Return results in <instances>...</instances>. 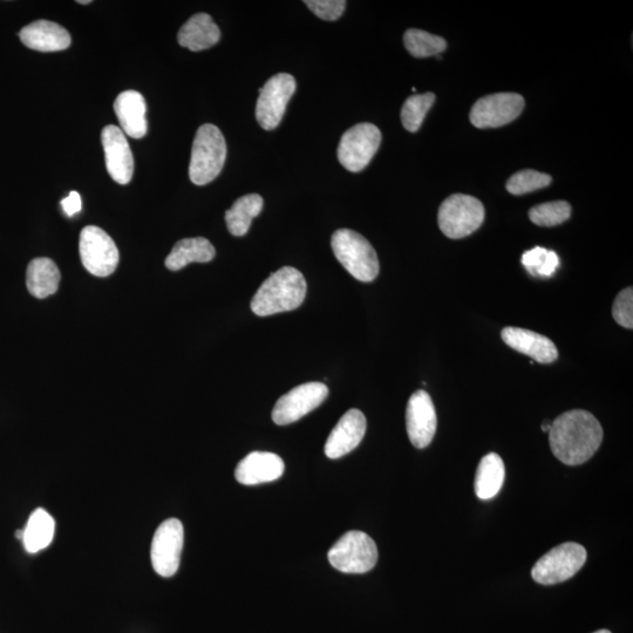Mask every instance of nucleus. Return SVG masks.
I'll use <instances>...</instances> for the list:
<instances>
[{
	"mask_svg": "<svg viewBox=\"0 0 633 633\" xmlns=\"http://www.w3.org/2000/svg\"><path fill=\"white\" fill-rule=\"evenodd\" d=\"M328 396V386L323 383L299 385L278 399L272 420L279 426L294 424L321 406Z\"/></svg>",
	"mask_w": 633,
	"mask_h": 633,
	"instance_id": "nucleus-12",
	"label": "nucleus"
},
{
	"mask_svg": "<svg viewBox=\"0 0 633 633\" xmlns=\"http://www.w3.org/2000/svg\"><path fill=\"white\" fill-rule=\"evenodd\" d=\"M60 271L50 258H34L26 271V285L33 297L44 299L56 294L60 283Z\"/></svg>",
	"mask_w": 633,
	"mask_h": 633,
	"instance_id": "nucleus-23",
	"label": "nucleus"
},
{
	"mask_svg": "<svg viewBox=\"0 0 633 633\" xmlns=\"http://www.w3.org/2000/svg\"><path fill=\"white\" fill-rule=\"evenodd\" d=\"M524 99L517 93H496L475 102L469 119L476 128H498L520 117Z\"/></svg>",
	"mask_w": 633,
	"mask_h": 633,
	"instance_id": "nucleus-13",
	"label": "nucleus"
},
{
	"mask_svg": "<svg viewBox=\"0 0 633 633\" xmlns=\"http://www.w3.org/2000/svg\"><path fill=\"white\" fill-rule=\"evenodd\" d=\"M304 4L308 5L318 18L326 22H335L342 17L346 8L344 0H306Z\"/></svg>",
	"mask_w": 633,
	"mask_h": 633,
	"instance_id": "nucleus-33",
	"label": "nucleus"
},
{
	"mask_svg": "<svg viewBox=\"0 0 633 633\" xmlns=\"http://www.w3.org/2000/svg\"><path fill=\"white\" fill-rule=\"evenodd\" d=\"M406 50L414 58H428L439 56L446 50L447 43L444 38L434 36L426 31L411 29L404 36Z\"/></svg>",
	"mask_w": 633,
	"mask_h": 633,
	"instance_id": "nucleus-27",
	"label": "nucleus"
},
{
	"mask_svg": "<svg viewBox=\"0 0 633 633\" xmlns=\"http://www.w3.org/2000/svg\"><path fill=\"white\" fill-rule=\"evenodd\" d=\"M114 111L125 135L133 139L144 138L148 131L144 95L136 91L122 92L114 102Z\"/></svg>",
	"mask_w": 633,
	"mask_h": 633,
	"instance_id": "nucleus-20",
	"label": "nucleus"
},
{
	"mask_svg": "<svg viewBox=\"0 0 633 633\" xmlns=\"http://www.w3.org/2000/svg\"><path fill=\"white\" fill-rule=\"evenodd\" d=\"M306 291L308 285L302 272L284 267L271 274L258 288L250 304L251 310L260 317L296 310L303 304Z\"/></svg>",
	"mask_w": 633,
	"mask_h": 633,
	"instance_id": "nucleus-2",
	"label": "nucleus"
},
{
	"mask_svg": "<svg viewBox=\"0 0 633 633\" xmlns=\"http://www.w3.org/2000/svg\"><path fill=\"white\" fill-rule=\"evenodd\" d=\"M221 38V31L207 13H197L183 25L178 34V42L182 47L193 52L208 50Z\"/></svg>",
	"mask_w": 633,
	"mask_h": 633,
	"instance_id": "nucleus-21",
	"label": "nucleus"
},
{
	"mask_svg": "<svg viewBox=\"0 0 633 633\" xmlns=\"http://www.w3.org/2000/svg\"><path fill=\"white\" fill-rule=\"evenodd\" d=\"M185 542V529L178 519H169L160 524L152 542V564L155 573L172 577L178 573Z\"/></svg>",
	"mask_w": 633,
	"mask_h": 633,
	"instance_id": "nucleus-11",
	"label": "nucleus"
},
{
	"mask_svg": "<svg viewBox=\"0 0 633 633\" xmlns=\"http://www.w3.org/2000/svg\"><path fill=\"white\" fill-rule=\"evenodd\" d=\"M263 197L258 194H248L240 197L226 213L229 233L236 237L248 233L251 222L261 214Z\"/></svg>",
	"mask_w": 633,
	"mask_h": 633,
	"instance_id": "nucleus-26",
	"label": "nucleus"
},
{
	"mask_svg": "<svg viewBox=\"0 0 633 633\" xmlns=\"http://www.w3.org/2000/svg\"><path fill=\"white\" fill-rule=\"evenodd\" d=\"M284 469L281 456L269 452H253L237 465L235 478L244 486L261 485L281 478Z\"/></svg>",
	"mask_w": 633,
	"mask_h": 633,
	"instance_id": "nucleus-17",
	"label": "nucleus"
},
{
	"mask_svg": "<svg viewBox=\"0 0 633 633\" xmlns=\"http://www.w3.org/2000/svg\"><path fill=\"white\" fill-rule=\"evenodd\" d=\"M20 40L29 49L40 52L64 51L70 47V33L63 26L49 20H37L24 27Z\"/></svg>",
	"mask_w": 633,
	"mask_h": 633,
	"instance_id": "nucleus-19",
	"label": "nucleus"
},
{
	"mask_svg": "<svg viewBox=\"0 0 633 633\" xmlns=\"http://www.w3.org/2000/svg\"><path fill=\"white\" fill-rule=\"evenodd\" d=\"M551 176L536 172V170L526 169L515 173L507 182L506 188L510 194L524 195L535 192L550 185Z\"/></svg>",
	"mask_w": 633,
	"mask_h": 633,
	"instance_id": "nucleus-31",
	"label": "nucleus"
},
{
	"mask_svg": "<svg viewBox=\"0 0 633 633\" xmlns=\"http://www.w3.org/2000/svg\"><path fill=\"white\" fill-rule=\"evenodd\" d=\"M506 468L501 456L489 453L483 456L476 471L475 493L480 500H490L500 493L505 482Z\"/></svg>",
	"mask_w": 633,
	"mask_h": 633,
	"instance_id": "nucleus-24",
	"label": "nucleus"
},
{
	"mask_svg": "<svg viewBox=\"0 0 633 633\" xmlns=\"http://www.w3.org/2000/svg\"><path fill=\"white\" fill-rule=\"evenodd\" d=\"M78 3L86 5V4H91L92 2H91V0H78Z\"/></svg>",
	"mask_w": 633,
	"mask_h": 633,
	"instance_id": "nucleus-37",
	"label": "nucleus"
},
{
	"mask_svg": "<svg viewBox=\"0 0 633 633\" xmlns=\"http://www.w3.org/2000/svg\"><path fill=\"white\" fill-rule=\"evenodd\" d=\"M612 316L625 329H633V290L626 288L619 292L612 306Z\"/></svg>",
	"mask_w": 633,
	"mask_h": 633,
	"instance_id": "nucleus-32",
	"label": "nucleus"
},
{
	"mask_svg": "<svg viewBox=\"0 0 633 633\" xmlns=\"http://www.w3.org/2000/svg\"><path fill=\"white\" fill-rule=\"evenodd\" d=\"M594 633H611L609 630H600V631H596Z\"/></svg>",
	"mask_w": 633,
	"mask_h": 633,
	"instance_id": "nucleus-38",
	"label": "nucleus"
},
{
	"mask_svg": "<svg viewBox=\"0 0 633 633\" xmlns=\"http://www.w3.org/2000/svg\"><path fill=\"white\" fill-rule=\"evenodd\" d=\"M483 221L485 207L474 196L454 194L442 202L439 209V228L452 240L472 235Z\"/></svg>",
	"mask_w": 633,
	"mask_h": 633,
	"instance_id": "nucleus-6",
	"label": "nucleus"
},
{
	"mask_svg": "<svg viewBox=\"0 0 633 633\" xmlns=\"http://www.w3.org/2000/svg\"><path fill=\"white\" fill-rule=\"evenodd\" d=\"M79 253L85 269L93 276H111L119 264L117 245L99 227L88 226L81 231Z\"/></svg>",
	"mask_w": 633,
	"mask_h": 633,
	"instance_id": "nucleus-9",
	"label": "nucleus"
},
{
	"mask_svg": "<svg viewBox=\"0 0 633 633\" xmlns=\"http://www.w3.org/2000/svg\"><path fill=\"white\" fill-rule=\"evenodd\" d=\"M296 80L291 74L279 73L271 77L260 90L256 105V119L265 131L275 129L284 117L289 101L296 92Z\"/></svg>",
	"mask_w": 633,
	"mask_h": 633,
	"instance_id": "nucleus-10",
	"label": "nucleus"
},
{
	"mask_svg": "<svg viewBox=\"0 0 633 633\" xmlns=\"http://www.w3.org/2000/svg\"><path fill=\"white\" fill-rule=\"evenodd\" d=\"M587 557V550L581 544H560L537 561L532 576L535 582L543 585L566 582L583 568Z\"/></svg>",
	"mask_w": 633,
	"mask_h": 633,
	"instance_id": "nucleus-7",
	"label": "nucleus"
},
{
	"mask_svg": "<svg viewBox=\"0 0 633 633\" xmlns=\"http://www.w3.org/2000/svg\"><path fill=\"white\" fill-rule=\"evenodd\" d=\"M522 264L532 276L550 277L560 265V258L554 251L536 247L523 254Z\"/></svg>",
	"mask_w": 633,
	"mask_h": 633,
	"instance_id": "nucleus-30",
	"label": "nucleus"
},
{
	"mask_svg": "<svg viewBox=\"0 0 633 633\" xmlns=\"http://www.w3.org/2000/svg\"><path fill=\"white\" fill-rule=\"evenodd\" d=\"M603 441V428L588 411L573 410L551 422V452L564 465L578 466L595 455Z\"/></svg>",
	"mask_w": 633,
	"mask_h": 633,
	"instance_id": "nucleus-1",
	"label": "nucleus"
},
{
	"mask_svg": "<svg viewBox=\"0 0 633 633\" xmlns=\"http://www.w3.org/2000/svg\"><path fill=\"white\" fill-rule=\"evenodd\" d=\"M61 206H63L65 214L68 217L78 214L81 208H83L80 194L78 192H71L70 195L61 201Z\"/></svg>",
	"mask_w": 633,
	"mask_h": 633,
	"instance_id": "nucleus-34",
	"label": "nucleus"
},
{
	"mask_svg": "<svg viewBox=\"0 0 633 633\" xmlns=\"http://www.w3.org/2000/svg\"><path fill=\"white\" fill-rule=\"evenodd\" d=\"M16 537H17L18 540L23 541L24 530H17Z\"/></svg>",
	"mask_w": 633,
	"mask_h": 633,
	"instance_id": "nucleus-36",
	"label": "nucleus"
},
{
	"mask_svg": "<svg viewBox=\"0 0 633 633\" xmlns=\"http://www.w3.org/2000/svg\"><path fill=\"white\" fill-rule=\"evenodd\" d=\"M101 142L108 174L119 185H128L133 178L134 158L125 133L118 126H106L102 129Z\"/></svg>",
	"mask_w": 633,
	"mask_h": 633,
	"instance_id": "nucleus-15",
	"label": "nucleus"
},
{
	"mask_svg": "<svg viewBox=\"0 0 633 633\" xmlns=\"http://www.w3.org/2000/svg\"><path fill=\"white\" fill-rule=\"evenodd\" d=\"M367 422L363 412L352 408L333 428L325 444V455L339 459L356 449L365 437Z\"/></svg>",
	"mask_w": 633,
	"mask_h": 633,
	"instance_id": "nucleus-16",
	"label": "nucleus"
},
{
	"mask_svg": "<svg viewBox=\"0 0 633 633\" xmlns=\"http://www.w3.org/2000/svg\"><path fill=\"white\" fill-rule=\"evenodd\" d=\"M550 427H551V422H549V421L543 422V424H542V431L549 433Z\"/></svg>",
	"mask_w": 633,
	"mask_h": 633,
	"instance_id": "nucleus-35",
	"label": "nucleus"
},
{
	"mask_svg": "<svg viewBox=\"0 0 633 633\" xmlns=\"http://www.w3.org/2000/svg\"><path fill=\"white\" fill-rule=\"evenodd\" d=\"M331 247L339 263L358 281L369 283L378 277V255L364 236L350 229H339L332 235Z\"/></svg>",
	"mask_w": 633,
	"mask_h": 633,
	"instance_id": "nucleus-4",
	"label": "nucleus"
},
{
	"mask_svg": "<svg viewBox=\"0 0 633 633\" xmlns=\"http://www.w3.org/2000/svg\"><path fill=\"white\" fill-rule=\"evenodd\" d=\"M571 206L567 201H555L539 204L529 211V219L536 226L555 227L568 221Z\"/></svg>",
	"mask_w": 633,
	"mask_h": 633,
	"instance_id": "nucleus-29",
	"label": "nucleus"
},
{
	"mask_svg": "<svg viewBox=\"0 0 633 633\" xmlns=\"http://www.w3.org/2000/svg\"><path fill=\"white\" fill-rule=\"evenodd\" d=\"M56 522L43 508L34 510L24 530L23 543L29 554H37L50 546L54 537Z\"/></svg>",
	"mask_w": 633,
	"mask_h": 633,
	"instance_id": "nucleus-25",
	"label": "nucleus"
},
{
	"mask_svg": "<svg viewBox=\"0 0 633 633\" xmlns=\"http://www.w3.org/2000/svg\"><path fill=\"white\" fill-rule=\"evenodd\" d=\"M501 337L509 347L522 355L532 357L537 363L551 364L558 357L554 342L540 333L509 326L502 330Z\"/></svg>",
	"mask_w": 633,
	"mask_h": 633,
	"instance_id": "nucleus-18",
	"label": "nucleus"
},
{
	"mask_svg": "<svg viewBox=\"0 0 633 633\" xmlns=\"http://www.w3.org/2000/svg\"><path fill=\"white\" fill-rule=\"evenodd\" d=\"M227 159L226 139L219 128L206 124L197 129L189 165L190 181L206 186L220 175Z\"/></svg>",
	"mask_w": 633,
	"mask_h": 633,
	"instance_id": "nucleus-3",
	"label": "nucleus"
},
{
	"mask_svg": "<svg viewBox=\"0 0 633 633\" xmlns=\"http://www.w3.org/2000/svg\"><path fill=\"white\" fill-rule=\"evenodd\" d=\"M328 558L331 566L340 573L365 574L376 567L378 548L369 535L353 530L333 544Z\"/></svg>",
	"mask_w": 633,
	"mask_h": 633,
	"instance_id": "nucleus-5",
	"label": "nucleus"
},
{
	"mask_svg": "<svg viewBox=\"0 0 633 633\" xmlns=\"http://www.w3.org/2000/svg\"><path fill=\"white\" fill-rule=\"evenodd\" d=\"M434 101L435 95L431 92L412 95L405 101L403 110H401V122H403L408 132L415 133L419 131Z\"/></svg>",
	"mask_w": 633,
	"mask_h": 633,
	"instance_id": "nucleus-28",
	"label": "nucleus"
},
{
	"mask_svg": "<svg viewBox=\"0 0 633 633\" xmlns=\"http://www.w3.org/2000/svg\"><path fill=\"white\" fill-rule=\"evenodd\" d=\"M381 144V132L372 124H358L346 131L338 146V160L351 173L362 172L376 155Z\"/></svg>",
	"mask_w": 633,
	"mask_h": 633,
	"instance_id": "nucleus-8",
	"label": "nucleus"
},
{
	"mask_svg": "<svg viewBox=\"0 0 633 633\" xmlns=\"http://www.w3.org/2000/svg\"><path fill=\"white\" fill-rule=\"evenodd\" d=\"M216 250L207 238H185L174 245L166 258V267L172 271L186 268L190 263H208L214 260Z\"/></svg>",
	"mask_w": 633,
	"mask_h": 633,
	"instance_id": "nucleus-22",
	"label": "nucleus"
},
{
	"mask_svg": "<svg viewBox=\"0 0 633 633\" xmlns=\"http://www.w3.org/2000/svg\"><path fill=\"white\" fill-rule=\"evenodd\" d=\"M406 427L414 447L422 449L430 446L437 432L438 417L433 400L426 391H417L408 400Z\"/></svg>",
	"mask_w": 633,
	"mask_h": 633,
	"instance_id": "nucleus-14",
	"label": "nucleus"
}]
</instances>
